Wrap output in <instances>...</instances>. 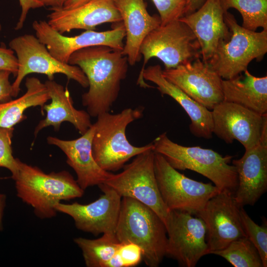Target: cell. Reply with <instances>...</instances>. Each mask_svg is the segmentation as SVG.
I'll use <instances>...</instances> for the list:
<instances>
[{"mask_svg":"<svg viewBox=\"0 0 267 267\" xmlns=\"http://www.w3.org/2000/svg\"><path fill=\"white\" fill-rule=\"evenodd\" d=\"M122 51L98 45L79 49L69 58L68 63L78 66L88 79L89 89L82 102L90 117L109 112L118 97L129 64Z\"/></svg>","mask_w":267,"mask_h":267,"instance_id":"1","label":"cell"},{"mask_svg":"<svg viewBox=\"0 0 267 267\" xmlns=\"http://www.w3.org/2000/svg\"><path fill=\"white\" fill-rule=\"evenodd\" d=\"M13 180L18 197L32 207L41 219L55 217V207L61 201L80 198L84 194L85 190L68 171L47 174L20 160L18 173Z\"/></svg>","mask_w":267,"mask_h":267,"instance_id":"2","label":"cell"},{"mask_svg":"<svg viewBox=\"0 0 267 267\" xmlns=\"http://www.w3.org/2000/svg\"><path fill=\"white\" fill-rule=\"evenodd\" d=\"M115 234L120 243L132 242L140 247L142 260L157 267L166 256V226L150 208L130 197L122 198Z\"/></svg>","mask_w":267,"mask_h":267,"instance_id":"3","label":"cell"},{"mask_svg":"<svg viewBox=\"0 0 267 267\" xmlns=\"http://www.w3.org/2000/svg\"><path fill=\"white\" fill-rule=\"evenodd\" d=\"M142 112L141 108H128L118 113L106 112L97 116L93 124L92 154L102 169L108 172H116L132 158L153 149L152 142L137 147L132 144L127 138V127L141 118Z\"/></svg>","mask_w":267,"mask_h":267,"instance_id":"4","label":"cell"},{"mask_svg":"<svg viewBox=\"0 0 267 267\" xmlns=\"http://www.w3.org/2000/svg\"><path fill=\"white\" fill-rule=\"evenodd\" d=\"M153 151L162 155L177 170L196 172L212 181L221 191L234 195L238 184V176L234 165H230L232 156H222L211 149L200 146H185L171 140L166 133L152 142Z\"/></svg>","mask_w":267,"mask_h":267,"instance_id":"5","label":"cell"},{"mask_svg":"<svg viewBox=\"0 0 267 267\" xmlns=\"http://www.w3.org/2000/svg\"><path fill=\"white\" fill-rule=\"evenodd\" d=\"M140 53L143 57V64L137 84L144 88L151 87L145 82L142 72L151 58H159L165 69H169L201 57L200 47L195 35L179 20L160 25L150 32L141 44Z\"/></svg>","mask_w":267,"mask_h":267,"instance_id":"6","label":"cell"},{"mask_svg":"<svg viewBox=\"0 0 267 267\" xmlns=\"http://www.w3.org/2000/svg\"><path fill=\"white\" fill-rule=\"evenodd\" d=\"M230 35L221 42L207 62L224 80L233 78L247 70L253 59L261 61L267 52V30L252 31L239 25L233 15L224 12Z\"/></svg>","mask_w":267,"mask_h":267,"instance_id":"7","label":"cell"},{"mask_svg":"<svg viewBox=\"0 0 267 267\" xmlns=\"http://www.w3.org/2000/svg\"><path fill=\"white\" fill-rule=\"evenodd\" d=\"M154 170L161 196L170 211H183L196 216L207 202L221 191L211 183L198 181L181 174L155 152Z\"/></svg>","mask_w":267,"mask_h":267,"instance_id":"8","label":"cell"},{"mask_svg":"<svg viewBox=\"0 0 267 267\" xmlns=\"http://www.w3.org/2000/svg\"><path fill=\"white\" fill-rule=\"evenodd\" d=\"M123 168L120 173H112L104 183L113 188L122 198L134 199L150 208L165 225L170 210L164 204L158 186L153 149L135 156Z\"/></svg>","mask_w":267,"mask_h":267,"instance_id":"9","label":"cell"},{"mask_svg":"<svg viewBox=\"0 0 267 267\" xmlns=\"http://www.w3.org/2000/svg\"><path fill=\"white\" fill-rule=\"evenodd\" d=\"M9 45L16 53L18 63L17 74L12 84V97L18 95L23 80L31 73L45 75L49 80H53L56 74H62L83 88L89 87L86 75L78 66L61 62L55 58L36 36L24 34L13 39Z\"/></svg>","mask_w":267,"mask_h":267,"instance_id":"10","label":"cell"},{"mask_svg":"<svg viewBox=\"0 0 267 267\" xmlns=\"http://www.w3.org/2000/svg\"><path fill=\"white\" fill-rule=\"evenodd\" d=\"M167 232L166 256L185 267H194L199 260L209 254L207 229L199 217L187 212L172 210L165 224Z\"/></svg>","mask_w":267,"mask_h":267,"instance_id":"11","label":"cell"},{"mask_svg":"<svg viewBox=\"0 0 267 267\" xmlns=\"http://www.w3.org/2000/svg\"><path fill=\"white\" fill-rule=\"evenodd\" d=\"M32 27L37 38L45 44L55 58L62 63H68L71 55L82 48L104 45L122 51L124 46L123 40L126 32L122 21L114 23L110 30H86L74 37L64 36L43 20L34 21Z\"/></svg>","mask_w":267,"mask_h":267,"instance_id":"12","label":"cell"},{"mask_svg":"<svg viewBox=\"0 0 267 267\" xmlns=\"http://www.w3.org/2000/svg\"><path fill=\"white\" fill-rule=\"evenodd\" d=\"M211 112L213 134L227 143L238 140L245 150L257 144L267 127V114L261 115L233 103L223 101Z\"/></svg>","mask_w":267,"mask_h":267,"instance_id":"13","label":"cell"},{"mask_svg":"<svg viewBox=\"0 0 267 267\" xmlns=\"http://www.w3.org/2000/svg\"><path fill=\"white\" fill-rule=\"evenodd\" d=\"M240 208L233 193L222 191L211 198L196 216L206 225L209 254L225 248L235 240L247 237L241 222Z\"/></svg>","mask_w":267,"mask_h":267,"instance_id":"14","label":"cell"},{"mask_svg":"<svg viewBox=\"0 0 267 267\" xmlns=\"http://www.w3.org/2000/svg\"><path fill=\"white\" fill-rule=\"evenodd\" d=\"M162 74L192 99L211 111L223 101L222 79L201 57L174 68L165 69Z\"/></svg>","mask_w":267,"mask_h":267,"instance_id":"15","label":"cell"},{"mask_svg":"<svg viewBox=\"0 0 267 267\" xmlns=\"http://www.w3.org/2000/svg\"><path fill=\"white\" fill-rule=\"evenodd\" d=\"M98 186L103 194L96 200L88 204L60 202L55 209L57 212L70 216L79 230L95 236L107 233H115L122 197L104 183Z\"/></svg>","mask_w":267,"mask_h":267,"instance_id":"16","label":"cell"},{"mask_svg":"<svg viewBox=\"0 0 267 267\" xmlns=\"http://www.w3.org/2000/svg\"><path fill=\"white\" fill-rule=\"evenodd\" d=\"M232 163L238 176L235 201L240 207L253 206L267 189V127L257 144Z\"/></svg>","mask_w":267,"mask_h":267,"instance_id":"17","label":"cell"},{"mask_svg":"<svg viewBox=\"0 0 267 267\" xmlns=\"http://www.w3.org/2000/svg\"><path fill=\"white\" fill-rule=\"evenodd\" d=\"M224 12L220 0H206L197 10L179 19L195 35L204 61H209L221 42L229 39L230 32L224 19Z\"/></svg>","mask_w":267,"mask_h":267,"instance_id":"18","label":"cell"},{"mask_svg":"<svg viewBox=\"0 0 267 267\" xmlns=\"http://www.w3.org/2000/svg\"><path fill=\"white\" fill-rule=\"evenodd\" d=\"M94 130L92 124L81 136L73 140L51 136L47 137L48 144L58 147L66 156L67 163L75 171L76 180L84 190L104 183L112 174L102 169L93 157L92 140Z\"/></svg>","mask_w":267,"mask_h":267,"instance_id":"19","label":"cell"},{"mask_svg":"<svg viewBox=\"0 0 267 267\" xmlns=\"http://www.w3.org/2000/svg\"><path fill=\"white\" fill-rule=\"evenodd\" d=\"M51 11L47 23L61 34L74 29L93 30L101 24L122 21L114 0H90L73 9Z\"/></svg>","mask_w":267,"mask_h":267,"instance_id":"20","label":"cell"},{"mask_svg":"<svg viewBox=\"0 0 267 267\" xmlns=\"http://www.w3.org/2000/svg\"><path fill=\"white\" fill-rule=\"evenodd\" d=\"M126 32V44L122 51L134 66L140 61L141 44L146 36L161 25L159 16L151 15L143 0H114Z\"/></svg>","mask_w":267,"mask_h":267,"instance_id":"21","label":"cell"},{"mask_svg":"<svg viewBox=\"0 0 267 267\" xmlns=\"http://www.w3.org/2000/svg\"><path fill=\"white\" fill-rule=\"evenodd\" d=\"M144 80L149 81L157 86L162 95H169L175 100L189 117V130L197 137L210 139L213 134L212 112L200 104L177 86L166 79L162 74L159 65L150 66L142 72Z\"/></svg>","mask_w":267,"mask_h":267,"instance_id":"22","label":"cell"},{"mask_svg":"<svg viewBox=\"0 0 267 267\" xmlns=\"http://www.w3.org/2000/svg\"><path fill=\"white\" fill-rule=\"evenodd\" d=\"M51 99L48 104H44L43 110L46 112L45 118L40 121L34 131L35 136L44 128L52 126L59 131L61 124L65 122L71 123L81 134L85 133L92 125L90 116L83 110L76 109L69 91L54 80L44 83Z\"/></svg>","mask_w":267,"mask_h":267,"instance_id":"23","label":"cell"},{"mask_svg":"<svg viewBox=\"0 0 267 267\" xmlns=\"http://www.w3.org/2000/svg\"><path fill=\"white\" fill-rule=\"evenodd\" d=\"M243 73L230 79H222L223 101L261 115L267 114V76L257 77L247 70Z\"/></svg>","mask_w":267,"mask_h":267,"instance_id":"24","label":"cell"},{"mask_svg":"<svg viewBox=\"0 0 267 267\" xmlns=\"http://www.w3.org/2000/svg\"><path fill=\"white\" fill-rule=\"evenodd\" d=\"M26 92L14 100L0 103V128H11L26 118L24 111L28 108L39 106L42 109L50 99L47 88L36 77L26 80Z\"/></svg>","mask_w":267,"mask_h":267,"instance_id":"25","label":"cell"},{"mask_svg":"<svg viewBox=\"0 0 267 267\" xmlns=\"http://www.w3.org/2000/svg\"><path fill=\"white\" fill-rule=\"evenodd\" d=\"M74 242L81 250L87 267H105L121 244L115 233H112L102 234L101 237L94 239L76 237Z\"/></svg>","mask_w":267,"mask_h":267,"instance_id":"26","label":"cell"},{"mask_svg":"<svg viewBox=\"0 0 267 267\" xmlns=\"http://www.w3.org/2000/svg\"><path fill=\"white\" fill-rule=\"evenodd\" d=\"M223 11L230 8L241 14L242 27L252 31L262 27L267 30V0H220Z\"/></svg>","mask_w":267,"mask_h":267,"instance_id":"27","label":"cell"},{"mask_svg":"<svg viewBox=\"0 0 267 267\" xmlns=\"http://www.w3.org/2000/svg\"><path fill=\"white\" fill-rule=\"evenodd\" d=\"M210 254L222 257L234 267H264L258 251L247 237L235 240L225 248Z\"/></svg>","mask_w":267,"mask_h":267,"instance_id":"28","label":"cell"},{"mask_svg":"<svg viewBox=\"0 0 267 267\" xmlns=\"http://www.w3.org/2000/svg\"><path fill=\"white\" fill-rule=\"evenodd\" d=\"M240 215L247 237L259 252L263 267H267V226L266 222L263 225L255 223L241 207Z\"/></svg>","mask_w":267,"mask_h":267,"instance_id":"29","label":"cell"},{"mask_svg":"<svg viewBox=\"0 0 267 267\" xmlns=\"http://www.w3.org/2000/svg\"><path fill=\"white\" fill-rule=\"evenodd\" d=\"M160 15L161 25L179 20L189 12L191 0H152Z\"/></svg>","mask_w":267,"mask_h":267,"instance_id":"30","label":"cell"},{"mask_svg":"<svg viewBox=\"0 0 267 267\" xmlns=\"http://www.w3.org/2000/svg\"><path fill=\"white\" fill-rule=\"evenodd\" d=\"M13 131V128H0V167L7 169L11 172L13 179L18 173L19 161L12 155L11 138Z\"/></svg>","mask_w":267,"mask_h":267,"instance_id":"31","label":"cell"},{"mask_svg":"<svg viewBox=\"0 0 267 267\" xmlns=\"http://www.w3.org/2000/svg\"><path fill=\"white\" fill-rule=\"evenodd\" d=\"M116 254L122 267H133L142 260V251L139 246L132 242L121 243Z\"/></svg>","mask_w":267,"mask_h":267,"instance_id":"32","label":"cell"},{"mask_svg":"<svg viewBox=\"0 0 267 267\" xmlns=\"http://www.w3.org/2000/svg\"><path fill=\"white\" fill-rule=\"evenodd\" d=\"M18 68L17 57L11 48L0 47V70L9 71L16 77Z\"/></svg>","mask_w":267,"mask_h":267,"instance_id":"33","label":"cell"},{"mask_svg":"<svg viewBox=\"0 0 267 267\" xmlns=\"http://www.w3.org/2000/svg\"><path fill=\"white\" fill-rule=\"evenodd\" d=\"M11 73L0 70V102H4L12 100V84L9 80Z\"/></svg>","mask_w":267,"mask_h":267,"instance_id":"34","label":"cell"},{"mask_svg":"<svg viewBox=\"0 0 267 267\" xmlns=\"http://www.w3.org/2000/svg\"><path fill=\"white\" fill-rule=\"evenodd\" d=\"M19 1L21 7V12L15 28L16 30H19L23 28L30 9L44 6L39 0H19Z\"/></svg>","mask_w":267,"mask_h":267,"instance_id":"35","label":"cell"},{"mask_svg":"<svg viewBox=\"0 0 267 267\" xmlns=\"http://www.w3.org/2000/svg\"><path fill=\"white\" fill-rule=\"evenodd\" d=\"M44 6H50L49 10L62 8L66 0H39Z\"/></svg>","mask_w":267,"mask_h":267,"instance_id":"36","label":"cell"},{"mask_svg":"<svg viewBox=\"0 0 267 267\" xmlns=\"http://www.w3.org/2000/svg\"><path fill=\"white\" fill-rule=\"evenodd\" d=\"M90 0H66L63 9H70L79 6Z\"/></svg>","mask_w":267,"mask_h":267,"instance_id":"37","label":"cell"},{"mask_svg":"<svg viewBox=\"0 0 267 267\" xmlns=\"http://www.w3.org/2000/svg\"><path fill=\"white\" fill-rule=\"evenodd\" d=\"M6 196L0 193V231L3 229L2 219L6 205Z\"/></svg>","mask_w":267,"mask_h":267,"instance_id":"38","label":"cell"},{"mask_svg":"<svg viewBox=\"0 0 267 267\" xmlns=\"http://www.w3.org/2000/svg\"><path fill=\"white\" fill-rule=\"evenodd\" d=\"M205 0H191L188 14L197 10L203 4Z\"/></svg>","mask_w":267,"mask_h":267,"instance_id":"39","label":"cell"},{"mask_svg":"<svg viewBox=\"0 0 267 267\" xmlns=\"http://www.w3.org/2000/svg\"><path fill=\"white\" fill-rule=\"evenodd\" d=\"M1 24H0V31H1Z\"/></svg>","mask_w":267,"mask_h":267,"instance_id":"40","label":"cell"}]
</instances>
